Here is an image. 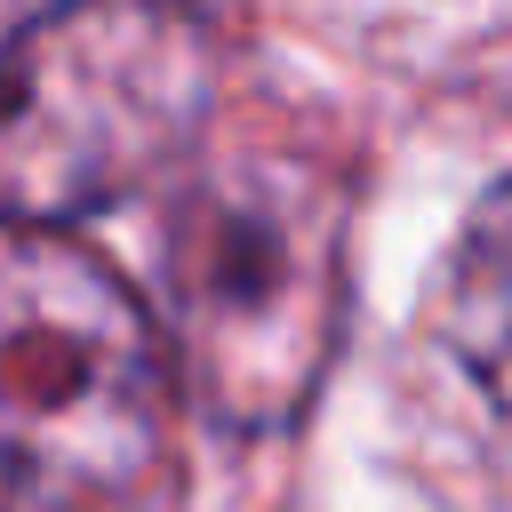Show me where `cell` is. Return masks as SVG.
<instances>
[{
    "mask_svg": "<svg viewBox=\"0 0 512 512\" xmlns=\"http://www.w3.org/2000/svg\"><path fill=\"white\" fill-rule=\"evenodd\" d=\"M0 512H16V464H0Z\"/></svg>",
    "mask_w": 512,
    "mask_h": 512,
    "instance_id": "obj_5",
    "label": "cell"
},
{
    "mask_svg": "<svg viewBox=\"0 0 512 512\" xmlns=\"http://www.w3.org/2000/svg\"><path fill=\"white\" fill-rule=\"evenodd\" d=\"M344 176L296 144H224L168 208L160 288L184 392L232 432L304 416L344 328Z\"/></svg>",
    "mask_w": 512,
    "mask_h": 512,
    "instance_id": "obj_1",
    "label": "cell"
},
{
    "mask_svg": "<svg viewBox=\"0 0 512 512\" xmlns=\"http://www.w3.org/2000/svg\"><path fill=\"white\" fill-rule=\"evenodd\" d=\"M216 32L192 0H56L0 56V224L64 232L200 144Z\"/></svg>",
    "mask_w": 512,
    "mask_h": 512,
    "instance_id": "obj_2",
    "label": "cell"
},
{
    "mask_svg": "<svg viewBox=\"0 0 512 512\" xmlns=\"http://www.w3.org/2000/svg\"><path fill=\"white\" fill-rule=\"evenodd\" d=\"M440 336L456 352V368L480 384L488 416L512 440V184H496L456 256H448V304H440Z\"/></svg>",
    "mask_w": 512,
    "mask_h": 512,
    "instance_id": "obj_4",
    "label": "cell"
},
{
    "mask_svg": "<svg viewBox=\"0 0 512 512\" xmlns=\"http://www.w3.org/2000/svg\"><path fill=\"white\" fill-rule=\"evenodd\" d=\"M168 336L64 232L0 240V464L56 504L128 496L168 440Z\"/></svg>",
    "mask_w": 512,
    "mask_h": 512,
    "instance_id": "obj_3",
    "label": "cell"
}]
</instances>
